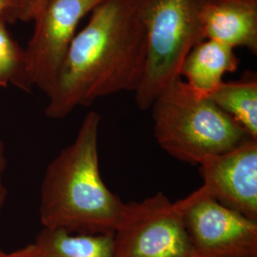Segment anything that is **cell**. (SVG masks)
<instances>
[{"instance_id":"6da1fadb","label":"cell","mask_w":257,"mask_h":257,"mask_svg":"<svg viewBox=\"0 0 257 257\" xmlns=\"http://www.w3.org/2000/svg\"><path fill=\"white\" fill-rule=\"evenodd\" d=\"M143 4L144 0H103L92 10L48 95V117L64 118L100 97L138 90L147 56Z\"/></svg>"},{"instance_id":"8fae6325","label":"cell","mask_w":257,"mask_h":257,"mask_svg":"<svg viewBox=\"0 0 257 257\" xmlns=\"http://www.w3.org/2000/svg\"><path fill=\"white\" fill-rule=\"evenodd\" d=\"M35 257H112V234H78L42 228L34 242Z\"/></svg>"},{"instance_id":"ba28073f","label":"cell","mask_w":257,"mask_h":257,"mask_svg":"<svg viewBox=\"0 0 257 257\" xmlns=\"http://www.w3.org/2000/svg\"><path fill=\"white\" fill-rule=\"evenodd\" d=\"M204 193L223 206L257 221V139L248 138L200 164Z\"/></svg>"},{"instance_id":"9a60e30c","label":"cell","mask_w":257,"mask_h":257,"mask_svg":"<svg viewBox=\"0 0 257 257\" xmlns=\"http://www.w3.org/2000/svg\"><path fill=\"white\" fill-rule=\"evenodd\" d=\"M7 167V158L5 153V144L0 139V217L2 215L5 203L7 200L8 190L4 181V174Z\"/></svg>"},{"instance_id":"30bf717a","label":"cell","mask_w":257,"mask_h":257,"mask_svg":"<svg viewBox=\"0 0 257 257\" xmlns=\"http://www.w3.org/2000/svg\"><path fill=\"white\" fill-rule=\"evenodd\" d=\"M239 58L234 49L211 39L196 44L186 56L180 71L187 85L200 97H210L228 73H234Z\"/></svg>"},{"instance_id":"e0dca14e","label":"cell","mask_w":257,"mask_h":257,"mask_svg":"<svg viewBox=\"0 0 257 257\" xmlns=\"http://www.w3.org/2000/svg\"><path fill=\"white\" fill-rule=\"evenodd\" d=\"M11 5V14L7 23H15L18 21L19 8L21 5L22 0H8Z\"/></svg>"},{"instance_id":"7c38bea8","label":"cell","mask_w":257,"mask_h":257,"mask_svg":"<svg viewBox=\"0 0 257 257\" xmlns=\"http://www.w3.org/2000/svg\"><path fill=\"white\" fill-rule=\"evenodd\" d=\"M249 138L257 139V76L247 72L235 81H223L209 97Z\"/></svg>"},{"instance_id":"5bb4252c","label":"cell","mask_w":257,"mask_h":257,"mask_svg":"<svg viewBox=\"0 0 257 257\" xmlns=\"http://www.w3.org/2000/svg\"><path fill=\"white\" fill-rule=\"evenodd\" d=\"M48 0H22L19 11L18 20L23 22L34 21Z\"/></svg>"},{"instance_id":"2e32d148","label":"cell","mask_w":257,"mask_h":257,"mask_svg":"<svg viewBox=\"0 0 257 257\" xmlns=\"http://www.w3.org/2000/svg\"><path fill=\"white\" fill-rule=\"evenodd\" d=\"M0 257H35V245L34 243L28 244L12 251H6L0 248Z\"/></svg>"},{"instance_id":"7a4b0ae2","label":"cell","mask_w":257,"mask_h":257,"mask_svg":"<svg viewBox=\"0 0 257 257\" xmlns=\"http://www.w3.org/2000/svg\"><path fill=\"white\" fill-rule=\"evenodd\" d=\"M100 122L97 111H89L74 141L47 166L39 202V219L44 228L78 234H113L125 203L102 178Z\"/></svg>"},{"instance_id":"8992f818","label":"cell","mask_w":257,"mask_h":257,"mask_svg":"<svg viewBox=\"0 0 257 257\" xmlns=\"http://www.w3.org/2000/svg\"><path fill=\"white\" fill-rule=\"evenodd\" d=\"M196 257H257V221L233 211L201 188L177 201Z\"/></svg>"},{"instance_id":"ac0fdd59","label":"cell","mask_w":257,"mask_h":257,"mask_svg":"<svg viewBox=\"0 0 257 257\" xmlns=\"http://www.w3.org/2000/svg\"><path fill=\"white\" fill-rule=\"evenodd\" d=\"M11 14V5L8 0H0V20L8 22Z\"/></svg>"},{"instance_id":"52a82bcc","label":"cell","mask_w":257,"mask_h":257,"mask_svg":"<svg viewBox=\"0 0 257 257\" xmlns=\"http://www.w3.org/2000/svg\"><path fill=\"white\" fill-rule=\"evenodd\" d=\"M103 0H48L35 21L27 48L28 64L35 87L51 93L79 23Z\"/></svg>"},{"instance_id":"4fadbf2b","label":"cell","mask_w":257,"mask_h":257,"mask_svg":"<svg viewBox=\"0 0 257 257\" xmlns=\"http://www.w3.org/2000/svg\"><path fill=\"white\" fill-rule=\"evenodd\" d=\"M10 85L26 92H32L35 87L25 49L12 37L6 23L0 20V88Z\"/></svg>"},{"instance_id":"3957f363","label":"cell","mask_w":257,"mask_h":257,"mask_svg":"<svg viewBox=\"0 0 257 257\" xmlns=\"http://www.w3.org/2000/svg\"><path fill=\"white\" fill-rule=\"evenodd\" d=\"M151 109L158 145L184 163L200 165L207 157L224 154L249 138L210 98L198 96L181 77L157 96Z\"/></svg>"},{"instance_id":"277c9868","label":"cell","mask_w":257,"mask_h":257,"mask_svg":"<svg viewBox=\"0 0 257 257\" xmlns=\"http://www.w3.org/2000/svg\"><path fill=\"white\" fill-rule=\"evenodd\" d=\"M210 0H144L147 35L144 74L136 91L139 110L151 109L157 96L180 77L186 56L205 40L202 10Z\"/></svg>"},{"instance_id":"d6986e66","label":"cell","mask_w":257,"mask_h":257,"mask_svg":"<svg viewBox=\"0 0 257 257\" xmlns=\"http://www.w3.org/2000/svg\"><path fill=\"white\" fill-rule=\"evenodd\" d=\"M214 1H239V0H214Z\"/></svg>"},{"instance_id":"5b68a950","label":"cell","mask_w":257,"mask_h":257,"mask_svg":"<svg viewBox=\"0 0 257 257\" xmlns=\"http://www.w3.org/2000/svg\"><path fill=\"white\" fill-rule=\"evenodd\" d=\"M112 241V257H196L179 204L161 192L124 204Z\"/></svg>"},{"instance_id":"9c48e42d","label":"cell","mask_w":257,"mask_h":257,"mask_svg":"<svg viewBox=\"0 0 257 257\" xmlns=\"http://www.w3.org/2000/svg\"><path fill=\"white\" fill-rule=\"evenodd\" d=\"M203 33L235 49L243 47L257 54V0L208 1L202 10Z\"/></svg>"}]
</instances>
